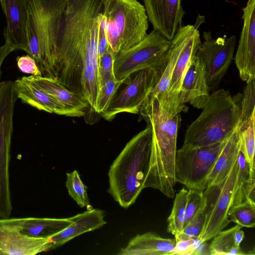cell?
Returning <instances> with one entry per match:
<instances>
[{"label": "cell", "mask_w": 255, "mask_h": 255, "mask_svg": "<svg viewBox=\"0 0 255 255\" xmlns=\"http://www.w3.org/2000/svg\"><path fill=\"white\" fill-rule=\"evenodd\" d=\"M204 205L203 191L189 189L186 205V219L184 227L192 220Z\"/></svg>", "instance_id": "32"}, {"label": "cell", "mask_w": 255, "mask_h": 255, "mask_svg": "<svg viewBox=\"0 0 255 255\" xmlns=\"http://www.w3.org/2000/svg\"><path fill=\"white\" fill-rule=\"evenodd\" d=\"M123 84H126L125 80H118L114 76L101 86L97 101L96 113L101 114L107 109L118 89Z\"/></svg>", "instance_id": "29"}, {"label": "cell", "mask_w": 255, "mask_h": 255, "mask_svg": "<svg viewBox=\"0 0 255 255\" xmlns=\"http://www.w3.org/2000/svg\"><path fill=\"white\" fill-rule=\"evenodd\" d=\"M255 114L244 124L239 126L240 147L249 168V177H255Z\"/></svg>", "instance_id": "25"}, {"label": "cell", "mask_w": 255, "mask_h": 255, "mask_svg": "<svg viewBox=\"0 0 255 255\" xmlns=\"http://www.w3.org/2000/svg\"><path fill=\"white\" fill-rule=\"evenodd\" d=\"M204 209V205L184 227L180 234L175 239L176 241L191 239H198L202 232L205 223V216Z\"/></svg>", "instance_id": "31"}, {"label": "cell", "mask_w": 255, "mask_h": 255, "mask_svg": "<svg viewBox=\"0 0 255 255\" xmlns=\"http://www.w3.org/2000/svg\"><path fill=\"white\" fill-rule=\"evenodd\" d=\"M243 12V26L235 62L241 79L247 83L255 79V0H248Z\"/></svg>", "instance_id": "14"}, {"label": "cell", "mask_w": 255, "mask_h": 255, "mask_svg": "<svg viewBox=\"0 0 255 255\" xmlns=\"http://www.w3.org/2000/svg\"><path fill=\"white\" fill-rule=\"evenodd\" d=\"M238 225L228 230L219 232L208 246L209 255H244L240 247L245 238L244 232Z\"/></svg>", "instance_id": "24"}, {"label": "cell", "mask_w": 255, "mask_h": 255, "mask_svg": "<svg viewBox=\"0 0 255 255\" xmlns=\"http://www.w3.org/2000/svg\"><path fill=\"white\" fill-rule=\"evenodd\" d=\"M170 41L153 30L139 43L115 56L114 71L118 80H131L130 76L144 69L163 71L169 57Z\"/></svg>", "instance_id": "5"}, {"label": "cell", "mask_w": 255, "mask_h": 255, "mask_svg": "<svg viewBox=\"0 0 255 255\" xmlns=\"http://www.w3.org/2000/svg\"><path fill=\"white\" fill-rule=\"evenodd\" d=\"M227 139L206 146L182 145L177 150L176 182L189 189L204 190L207 187V177Z\"/></svg>", "instance_id": "9"}, {"label": "cell", "mask_w": 255, "mask_h": 255, "mask_svg": "<svg viewBox=\"0 0 255 255\" xmlns=\"http://www.w3.org/2000/svg\"><path fill=\"white\" fill-rule=\"evenodd\" d=\"M176 244L174 239L164 238L148 232L137 234L127 246L122 248L118 255H170Z\"/></svg>", "instance_id": "21"}, {"label": "cell", "mask_w": 255, "mask_h": 255, "mask_svg": "<svg viewBox=\"0 0 255 255\" xmlns=\"http://www.w3.org/2000/svg\"><path fill=\"white\" fill-rule=\"evenodd\" d=\"M102 13L112 20L119 33V52L137 45L147 34L145 9L137 0H103Z\"/></svg>", "instance_id": "8"}, {"label": "cell", "mask_w": 255, "mask_h": 255, "mask_svg": "<svg viewBox=\"0 0 255 255\" xmlns=\"http://www.w3.org/2000/svg\"><path fill=\"white\" fill-rule=\"evenodd\" d=\"M17 218H0V255H35L52 249L50 238H35L21 232Z\"/></svg>", "instance_id": "12"}, {"label": "cell", "mask_w": 255, "mask_h": 255, "mask_svg": "<svg viewBox=\"0 0 255 255\" xmlns=\"http://www.w3.org/2000/svg\"><path fill=\"white\" fill-rule=\"evenodd\" d=\"M66 174V187L69 195L81 208L90 206L87 187L83 183L78 172L75 170Z\"/></svg>", "instance_id": "28"}, {"label": "cell", "mask_w": 255, "mask_h": 255, "mask_svg": "<svg viewBox=\"0 0 255 255\" xmlns=\"http://www.w3.org/2000/svg\"><path fill=\"white\" fill-rule=\"evenodd\" d=\"M207 84L206 69L200 58L195 57L182 79L178 102L188 111L185 104L189 103L194 108L202 109L210 97Z\"/></svg>", "instance_id": "17"}, {"label": "cell", "mask_w": 255, "mask_h": 255, "mask_svg": "<svg viewBox=\"0 0 255 255\" xmlns=\"http://www.w3.org/2000/svg\"><path fill=\"white\" fill-rule=\"evenodd\" d=\"M199 242V240L197 239L177 241L174 250L170 255H193Z\"/></svg>", "instance_id": "36"}, {"label": "cell", "mask_w": 255, "mask_h": 255, "mask_svg": "<svg viewBox=\"0 0 255 255\" xmlns=\"http://www.w3.org/2000/svg\"><path fill=\"white\" fill-rule=\"evenodd\" d=\"M42 90L53 96L68 112L70 117H81L90 107L88 103L78 94L69 90L55 80L43 76H27Z\"/></svg>", "instance_id": "20"}, {"label": "cell", "mask_w": 255, "mask_h": 255, "mask_svg": "<svg viewBox=\"0 0 255 255\" xmlns=\"http://www.w3.org/2000/svg\"><path fill=\"white\" fill-rule=\"evenodd\" d=\"M238 128L227 139L218 155L207 177V186L222 181L237 159L240 146Z\"/></svg>", "instance_id": "22"}, {"label": "cell", "mask_w": 255, "mask_h": 255, "mask_svg": "<svg viewBox=\"0 0 255 255\" xmlns=\"http://www.w3.org/2000/svg\"><path fill=\"white\" fill-rule=\"evenodd\" d=\"M17 99L13 81L0 83V218H9L12 210L9 163L13 116Z\"/></svg>", "instance_id": "7"}, {"label": "cell", "mask_w": 255, "mask_h": 255, "mask_svg": "<svg viewBox=\"0 0 255 255\" xmlns=\"http://www.w3.org/2000/svg\"><path fill=\"white\" fill-rule=\"evenodd\" d=\"M18 223L21 227V232L35 238H51L72 223L68 218H19Z\"/></svg>", "instance_id": "23"}, {"label": "cell", "mask_w": 255, "mask_h": 255, "mask_svg": "<svg viewBox=\"0 0 255 255\" xmlns=\"http://www.w3.org/2000/svg\"><path fill=\"white\" fill-rule=\"evenodd\" d=\"M103 210L92 209L70 217L72 223L51 237L52 249L62 246L84 233L99 229L106 224Z\"/></svg>", "instance_id": "19"}, {"label": "cell", "mask_w": 255, "mask_h": 255, "mask_svg": "<svg viewBox=\"0 0 255 255\" xmlns=\"http://www.w3.org/2000/svg\"><path fill=\"white\" fill-rule=\"evenodd\" d=\"M151 139V128L147 125L127 143L110 166L108 192L124 208L134 203L144 189Z\"/></svg>", "instance_id": "2"}, {"label": "cell", "mask_w": 255, "mask_h": 255, "mask_svg": "<svg viewBox=\"0 0 255 255\" xmlns=\"http://www.w3.org/2000/svg\"><path fill=\"white\" fill-rule=\"evenodd\" d=\"M14 85L17 98L23 103L38 110L70 117L68 112L61 103L27 76L17 79L14 82Z\"/></svg>", "instance_id": "18"}, {"label": "cell", "mask_w": 255, "mask_h": 255, "mask_svg": "<svg viewBox=\"0 0 255 255\" xmlns=\"http://www.w3.org/2000/svg\"><path fill=\"white\" fill-rule=\"evenodd\" d=\"M143 3L153 29L170 41L182 25L185 13L181 0H143Z\"/></svg>", "instance_id": "16"}, {"label": "cell", "mask_w": 255, "mask_h": 255, "mask_svg": "<svg viewBox=\"0 0 255 255\" xmlns=\"http://www.w3.org/2000/svg\"><path fill=\"white\" fill-rule=\"evenodd\" d=\"M241 94L232 97L223 89L213 91L187 128L183 146H206L229 138L241 123Z\"/></svg>", "instance_id": "4"}, {"label": "cell", "mask_w": 255, "mask_h": 255, "mask_svg": "<svg viewBox=\"0 0 255 255\" xmlns=\"http://www.w3.org/2000/svg\"><path fill=\"white\" fill-rule=\"evenodd\" d=\"M151 130L150 152L144 188L159 190L169 198L175 196V157L180 114L171 113L156 98L143 105L139 112Z\"/></svg>", "instance_id": "1"}, {"label": "cell", "mask_w": 255, "mask_h": 255, "mask_svg": "<svg viewBox=\"0 0 255 255\" xmlns=\"http://www.w3.org/2000/svg\"><path fill=\"white\" fill-rule=\"evenodd\" d=\"M231 221L241 227L254 228L255 226V205L244 201L233 206L228 212Z\"/></svg>", "instance_id": "27"}, {"label": "cell", "mask_w": 255, "mask_h": 255, "mask_svg": "<svg viewBox=\"0 0 255 255\" xmlns=\"http://www.w3.org/2000/svg\"><path fill=\"white\" fill-rule=\"evenodd\" d=\"M16 61L17 67L21 72L34 76H42L35 59L30 55L19 56Z\"/></svg>", "instance_id": "34"}, {"label": "cell", "mask_w": 255, "mask_h": 255, "mask_svg": "<svg viewBox=\"0 0 255 255\" xmlns=\"http://www.w3.org/2000/svg\"><path fill=\"white\" fill-rule=\"evenodd\" d=\"M109 47L106 36V19L101 12L99 15L98 23V53L99 58Z\"/></svg>", "instance_id": "35"}, {"label": "cell", "mask_w": 255, "mask_h": 255, "mask_svg": "<svg viewBox=\"0 0 255 255\" xmlns=\"http://www.w3.org/2000/svg\"><path fill=\"white\" fill-rule=\"evenodd\" d=\"M204 41L199 46L196 56L201 59L206 69L210 92L216 90L233 59L236 37L224 35L213 38L210 31L203 32Z\"/></svg>", "instance_id": "11"}, {"label": "cell", "mask_w": 255, "mask_h": 255, "mask_svg": "<svg viewBox=\"0 0 255 255\" xmlns=\"http://www.w3.org/2000/svg\"><path fill=\"white\" fill-rule=\"evenodd\" d=\"M115 55L109 47L107 51L99 58L98 71L100 87L109 79L115 76Z\"/></svg>", "instance_id": "33"}, {"label": "cell", "mask_w": 255, "mask_h": 255, "mask_svg": "<svg viewBox=\"0 0 255 255\" xmlns=\"http://www.w3.org/2000/svg\"><path fill=\"white\" fill-rule=\"evenodd\" d=\"M13 49L5 43L0 47V79L1 75V65L5 57L12 51Z\"/></svg>", "instance_id": "37"}, {"label": "cell", "mask_w": 255, "mask_h": 255, "mask_svg": "<svg viewBox=\"0 0 255 255\" xmlns=\"http://www.w3.org/2000/svg\"><path fill=\"white\" fill-rule=\"evenodd\" d=\"M188 190L182 188L175 195L171 213L167 219V232L176 238L183 231L186 219Z\"/></svg>", "instance_id": "26"}, {"label": "cell", "mask_w": 255, "mask_h": 255, "mask_svg": "<svg viewBox=\"0 0 255 255\" xmlns=\"http://www.w3.org/2000/svg\"><path fill=\"white\" fill-rule=\"evenodd\" d=\"M201 43L200 32L196 25L188 24L185 40L173 70L165 100L160 106L171 113L177 114L187 112L179 105L178 94L184 76L196 56Z\"/></svg>", "instance_id": "13"}, {"label": "cell", "mask_w": 255, "mask_h": 255, "mask_svg": "<svg viewBox=\"0 0 255 255\" xmlns=\"http://www.w3.org/2000/svg\"><path fill=\"white\" fill-rule=\"evenodd\" d=\"M163 71L144 69L135 72L133 78L115 95L107 109L101 114L102 117L111 121L121 113H139L146 98L159 82Z\"/></svg>", "instance_id": "10"}, {"label": "cell", "mask_w": 255, "mask_h": 255, "mask_svg": "<svg viewBox=\"0 0 255 255\" xmlns=\"http://www.w3.org/2000/svg\"><path fill=\"white\" fill-rule=\"evenodd\" d=\"M67 0H28V54L42 76L56 80L57 40Z\"/></svg>", "instance_id": "3"}, {"label": "cell", "mask_w": 255, "mask_h": 255, "mask_svg": "<svg viewBox=\"0 0 255 255\" xmlns=\"http://www.w3.org/2000/svg\"><path fill=\"white\" fill-rule=\"evenodd\" d=\"M6 19L5 44L13 50L28 52V0H0Z\"/></svg>", "instance_id": "15"}, {"label": "cell", "mask_w": 255, "mask_h": 255, "mask_svg": "<svg viewBox=\"0 0 255 255\" xmlns=\"http://www.w3.org/2000/svg\"><path fill=\"white\" fill-rule=\"evenodd\" d=\"M255 80L247 83L241 94V123L242 124L249 120L255 114Z\"/></svg>", "instance_id": "30"}, {"label": "cell", "mask_w": 255, "mask_h": 255, "mask_svg": "<svg viewBox=\"0 0 255 255\" xmlns=\"http://www.w3.org/2000/svg\"><path fill=\"white\" fill-rule=\"evenodd\" d=\"M238 170L237 159L222 181L207 186L203 190L205 219L203 230L198 238L200 242L212 239L231 222L228 212L233 205Z\"/></svg>", "instance_id": "6"}]
</instances>
